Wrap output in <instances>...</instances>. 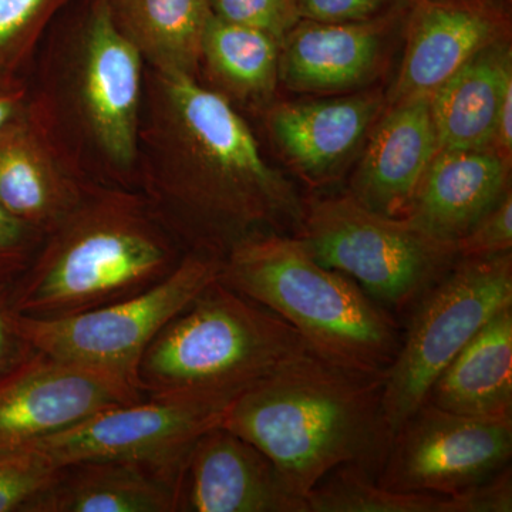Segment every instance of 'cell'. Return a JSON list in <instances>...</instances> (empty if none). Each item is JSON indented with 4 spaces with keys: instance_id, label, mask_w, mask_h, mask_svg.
Wrapping results in <instances>:
<instances>
[{
    "instance_id": "6da1fadb",
    "label": "cell",
    "mask_w": 512,
    "mask_h": 512,
    "mask_svg": "<svg viewBox=\"0 0 512 512\" xmlns=\"http://www.w3.org/2000/svg\"><path fill=\"white\" fill-rule=\"evenodd\" d=\"M153 74L147 198L185 251L222 259L251 238L298 234L306 200L227 96L191 74Z\"/></svg>"
},
{
    "instance_id": "7a4b0ae2",
    "label": "cell",
    "mask_w": 512,
    "mask_h": 512,
    "mask_svg": "<svg viewBox=\"0 0 512 512\" xmlns=\"http://www.w3.org/2000/svg\"><path fill=\"white\" fill-rule=\"evenodd\" d=\"M383 383L384 373L366 375L306 352L235 397L221 426L259 448L306 507L336 468L362 467L376 478L393 439Z\"/></svg>"
},
{
    "instance_id": "3957f363",
    "label": "cell",
    "mask_w": 512,
    "mask_h": 512,
    "mask_svg": "<svg viewBox=\"0 0 512 512\" xmlns=\"http://www.w3.org/2000/svg\"><path fill=\"white\" fill-rule=\"evenodd\" d=\"M185 254L148 198L90 187L16 279L13 309L36 319L92 311L153 288Z\"/></svg>"
},
{
    "instance_id": "277c9868",
    "label": "cell",
    "mask_w": 512,
    "mask_h": 512,
    "mask_svg": "<svg viewBox=\"0 0 512 512\" xmlns=\"http://www.w3.org/2000/svg\"><path fill=\"white\" fill-rule=\"evenodd\" d=\"M220 279L288 322L315 355L366 375H382L400 348L389 312L348 275L316 261L288 234L248 239L222 258Z\"/></svg>"
},
{
    "instance_id": "5b68a950",
    "label": "cell",
    "mask_w": 512,
    "mask_h": 512,
    "mask_svg": "<svg viewBox=\"0 0 512 512\" xmlns=\"http://www.w3.org/2000/svg\"><path fill=\"white\" fill-rule=\"evenodd\" d=\"M312 352L274 312L225 285L202 289L148 345L137 386L151 399H231Z\"/></svg>"
},
{
    "instance_id": "8992f818",
    "label": "cell",
    "mask_w": 512,
    "mask_h": 512,
    "mask_svg": "<svg viewBox=\"0 0 512 512\" xmlns=\"http://www.w3.org/2000/svg\"><path fill=\"white\" fill-rule=\"evenodd\" d=\"M296 237L320 264L348 275L394 309L420 299L458 259L453 242L369 210L349 192L306 200Z\"/></svg>"
},
{
    "instance_id": "52a82bcc",
    "label": "cell",
    "mask_w": 512,
    "mask_h": 512,
    "mask_svg": "<svg viewBox=\"0 0 512 512\" xmlns=\"http://www.w3.org/2000/svg\"><path fill=\"white\" fill-rule=\"evenodd\" d=\"M512 306V252L458 258L420 298L392 365L382 406L392 433L426 402L448 363L497 313Z\"/></svg>"
},
{
    "instance_id": "ba28073f",
    "label": "cell",
    "mask_w": 512,
    "mask_h": 512,
    "mask_svg": "<svg viewBox=\"0 0 512 512\" xmlns=\"http://www.w3.org/2000/svg\"><path fill=\"white\" fill-rule=\"evenodd\" d=\"M221 264L218 256L188 251L167 278L123 301L55 319L18 313L20 333L39 352L96 367L138 389L137 367L148 345L202 289L220 278Z\"/></svg>"
},
{
    "instance_id": "9c48e42d",
    "label": "cell",
    "mask_w": 512,
    "mask_h": 512,
    "mask_svg": "<svg viewBox=\"0 0 512 512\" xmlns=\"http://www.w3.org/2000/svg\"><path fill=\"white\" fill-rule=\"evenodd\" d=\"M511 419H483L421 404L393 434L377 473L382 487L456 495L510 466Z\"/></svg>"
},
{
    "instance_id": "30bf717a",
    "label": "cell",
    "mask_w": 512,
    "mask_h": 512,
    "mask_svg": "<svg viewBox=\"0 0 512 512\" xmlns=\"http://www.w3.org/2000/svg\"><path fill=\"white\" fill-rule=\"evenodd\" d=\"M231 399H144L103 410L72 429L29 446L53 464L113 460L183 473L205 431L221 424Z\"/></svg>"
},
{
    "instance_id": "8fae6325",
    "label": "cell",
    "mask_w": 512,
    "mask_h": 512,
    "mask_svg": "<svg viewBox=\"0 0 512 512\" xmlns=\"http://www.w3.org/2000/svg\"><path fill=\"white\" fill-rule=\"evenodd\" d=\"M143 63L117 28L109 0H96L77 46L74 99L84 130L119 171L131 170L140 151Z\"/></svg>"
},
{
    "instance_id": "7c38bea8",
    "label": "cell",
    "mask_w": 512,
    "mask_h": 512,
    "mask_svg": "<svg viewBox=\"0 0 512 512\" xmlns=\"http://www.w3.org/2000/svg\"><path fill=\"white\" fill-rule=\"evenodd\" d=\"M144 397L111 373L35 349L0 382V448L32 446Z\"/></svg>"
},
{
    "instance_id": "4fadbf2b",
    "label": "cell",
    "mask_w": 512,
    "mask_h": 512,
    "mask_svg": "<svg viewBox=\"0 0 512 512\" xmlns=\"http://www.w3.org/2000/svg\"><path fill=\"white\" fill-rule=\"evenodd\" d=\"M406 45L386 106L431 97L487 47L511 37L505 0H412Z\"/></svg>"
},
{
    "instance_id": "5bb4252c",
    "label": "cell",
    "mask_w": 512,
    "mask_h": 512,
    "mask_svg": "<svg viewBox=\"0 0 512 512\" xmlns=\"http://www.w3.org/2000/svg\"><path fill=\"white\" fill-rule=\"evenodd\" d=\"M409 8L362 22L299 20L281 42L279 82L306 94L363 89L382 73Z\"/></svg>"
},
{
    "instance_id": "9a60e30c",
    "label": "cell",
    "mask_w": 512,
    "mask_h": 512,
    "mask_svg": "<svg viewBox=\"0 0 512 512\" xmlns=\"http://www.w3.org/2000/svg\"><path fill=\"white\" fill-rule=\"evenodd\" d=\"M177 512H306L272 461L221 424L202 433L185 460Z\"/></svg>"
},
{
    "instance_id": "2e32d148",
    "label": "cell",
    "mask_w": 512,
    "mask_h": 512,
    "mask_svg": "<svg viewBox=\"0 0 512 512\" xmlns=\"http://www.w3.org/2000/svg\"><path fill=\"white\" fill-rule=\"evenodd\" d=\"M384 109L386 94L380 89L286 101L269 111V133L303 180L325 184L355 156Z\"/></svg>"
},
{
    "instance_id": "e0dca14e",
    "label": "cell",
    "mask_w": 512,
    "mask_h": 512,
    "mask_svg": "<svg viewBox=\"0 0 512 512\" xmlns=\"http://www.w3.org/2000/svg\"><path fill=\"white\" fill-rule=\"evenodd\" d=\"M89 190L64 161L36 104L0 133V205L20 221L47 235Z\"/></svg>"
},
{
    "instance_id": "ac0fdd59",
    "label": "cell",
    "mask_w": 512,
    "mask_h": 512,
    "mask_svg": "<svg viewBox=\"0 0 512 512\" xmlns=\"http://www.w3.org/2000/svg\"><path fill=\"white\" fill-rule=\"evenodd\" d=\"M437 151L430 97L389 104L370 130L349 194L369 210L403 218Z\"/></svg>"
},
{
    "instance_id": "d6986e66",
    "label": "cell",
    "mask_w": 512,
    "mask_h": 512,
    "mask_svg": "<svg viewBox=\"0 0 512 512\" xmlns=\"http://www.w3.org/2000/svg\"><path fill=\"white\" fill-rule=\"evenodd\" d=\"M510 190L511 163L495 151L439 150L403 218L456 244Z\"/></svg>"
},
{
    "instance_id": "ffe728a7",
    "label": "cell",
    "mask_w": 512,
    "mask_h": 512,
    "mask_svg": "<svg viewBox=\"0 0 512 512\" xmlns=\"http://www.w3.org/2000/svg\"><path fill=\"white\" fill-rule=\"evenodd\" d=\"M180 478L146 464L79 461L57 467L30 512H177Z\"/></svg>"
},
{
    "instance_id": "44dd1931",
    "label": "cell",
    "mask_w": 512,
    "mask_h": 512,
    "mask_svg": "<svg viewBox=\"0 0 512 512\" xmlns=\"http://www.w3.org/2000/svg\"><path fill=\"white\" fill-rule=\"evenodd\" d=\"M426 402L463 416L512 417V306L478 330L427 394Z\"/></svg>"
},
{
    "instance_id": "7402d4cb",
    "label": "cell",
    "mask_w": 512,
    "mask_h": 512,
    "mask_svg": "<svg viewBox=\"0 0 512 512\" xmlns=\"http://www.w3.org/2000/svg\"><path fill=\"white\" fill-rule=\"evenodd\" d=\"M510 73L507 39L478 53L431 94L439 150H493L501 94Z\"/></svg>"
},
{
    "instance_id": "603a6c76",
    "label": "cell",
    "mask_w": 512,
    "mask_h": 512,
    "mask_svg": "<svg viewBox=\"0 0 512 512\" xmlns=\"http://www.w3.org/2000/svg\"><path fill=\"white\" fill-rule=\"evenodd\" d=\"M117 28L154 72L195 76L210 0H109Z\"/></svg>"
},
{
    "instance_id": "cb8c5ba5",
    "label": "cell",
    "mask_w": 512,
    "mask_h": 512,
    "mask_svg": "<svg viewBox=\"0 0 512 512\" xmlns=\"http://www.w3.org/2000/svg\"><path fill=\"white\" fill-rule=\"evenodd\" d=\"M281 42L261 30L224 22L212 15L204 40V62L225 92L239 100L266 101L279 83Z\"/></svg>"
},
{
    "instance_id": "d4e9b609",
    "label": "cell",
    "mask_w": 512,
    "mask_h": 512,
    "mask_svg": "<svg viewBox=\"0 0 512 512\" xmlns=\"http://www.w3.org/2000/svg\"><path fill=\"white\" fill-rule=\"evenodd\" d=\"M305 503L308 512H470L461 493L390 490L357 466L336 468L313 488Z\"/></svg>"
},
{
    "instance_id": "484cf974",
    "label": "cell",
    "mask_w": 512,
    "mask_h": 512,
    "mask_svg": "<svg viewBox=\"0 0 512 512\" xmlns=\"http://www.w3.org/2000/svg\"><path fill=\"white\" fill-rule=\"evenodd\" d=\"M72 0H0V74L19 73L57 13Z\"/></svg>"
},
{
    "instance_id": "4316f807",
    "label": "cell",
    "mask_w": 512,
    "mask_h": 512,
    "mask_svg": "<svg viewBox=\"0 0 512 512\" xmlns=\"http://www.w3.org/2000/svg\"><path fill=\"white\" fill-rule=\"evenodd\" d=\"M56 471L35 448H0V512H30Z\"/></svg>"
},
{
    "instance_id": "83f0119b",
    "label": "cell",
    "mask_w": 512,
    "mask_h": 512,
    "mask_svg": "<svg viewBox=\"0 0 512 512\" xmlns=\"http://www.w3.org/2000/svg\"><path fill=\"white\" fill-rule=\"evenodd\" d=\"M210 6L215 18L261 30L279 42L302 19L298 0H210Z\"/></svg>"
},
{
    "instance_id": "f1b7e54d",
    "label": "cell",
    "mask_w": 512,
    "mask_h": 512,
    "mask_svg": "<svg viewBox=\"0 0 512 512\" xmlns=\"http://www.w3.org/2000/svg\"><path fill=\"white\" fill-rule=\"evenodd\" d=\"M458 258H483L512 251V192L456 241Z\"/></svg>"
},
{
    "instance_id": "f546056e",
    "label": "cell",
    "mask_w": 512,
    "mask_h": 512,
    "mask_svg": "<svg viewBox=\"0 0 512 512\" xmlns=\"http://www.w3.org/2000/svg\"><path fill=\"white\" fill-rule=\"evenodd\" d=\"M45 237L0 205V275H22Z\"/></svg>"
},
{
    "instance_id": "4dcf8cb0",
    "label": "cell",
    "mask_w": 512,
    "mask_h": 512,
    "mask_svg": "<svg viewBox=\"0 0 512 512\" xmlns=\"http://www.w3.org/2000/svg\"><path fill=\"white\" fill-rule=\"evenodd\" d=\"M412 0H298L301 18L315 22H362L409 8Z\"/></svg>"
},
{
    "instance_id": "1f68e13d",
    "label": "cell",
    "mask_w": 512,
    "mask_h": 512,
    "mask_svg": "<svg viewBox=\"0 0 512 512\" xmlns=\"http://www.w3.org/2000/svg\"><path fill=\"white\" fill-rule=\"evenodd\" d=\"M18 278L0 275V382L35 350L20 333L18 312L12 305V288Z\"/></svg>"
},
{
    "instance_id": "d6a6232c",
    "label": "cell",
    "mask_w": 512,
    "mask_h": 512,
    "mask_svg": "<svg viewBox=\"0 0 512 512\" xmlns=\"http://www.w3.org/2000/svg\"><path fill=\"white\" fill-rule=\"evenodd\" d=\"M32 104L28 84L19 73L0 74V133L25 117Z\"/></svg>"
}]
</instances>
